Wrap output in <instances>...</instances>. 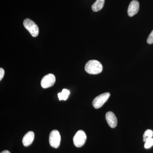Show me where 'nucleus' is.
Here are the masks:
<instances>
[{
  "label": "nucleus",
  "instance_id": "14",
  "mask_svg": "<svg viewBox=\"0 0 153 153\" xmlns=\"http://www.w3.org/2000/svg\"><path fill=\"white\" fill-rule=\"evenodd\" d=\"M147 42L148 44H153V30L148 37Z\"/></svg>",
  "mask_w": 153,
  "mask_h": 153
},
{
  "label": "nucleus",
  "instance_id": "1",
  "mask_svg": "<svg viewBox=\"0 0 153 153\" xmlns=\"http://www.w3.org/2000/svg\"><path fill=\"white\" fill-rule=\"evenodd\" d=\"M85 70L88 74H97L101 73L102 70L101 63L97 60H90L85 64Z\"/></svg>",
  "mask_w": 153,
  "mask_h": 153
},
{
  "label": "nucleus",
  "instance_id": "16",
  "mask_svg": "<svg viewBox=\"0 0 153 153\" xmlns=\"http://www.w3.org/2000/svg\"><path fill=\"white\" fill-rule=\"evenodd\" d=\"M1 153H11L9 151L4 150Z\"/></svg>",
  "mask_w": 153,
  "mask_h": 153
},
{
  "label": "nucleus",
  "instance_id": "2",
  "mask_svg": "<svg viewBox=\"0 0 153 153\" xmlns=\"http://www.w3.org/2000/svg\"><path fill=\"white\" fill-rule=\"evenodd\" d=\"M25 27L30 32L31 36L37 37L39 34V28L36 23L30 19H27L23 22Z\"/></svg>",
  "mask_w": 153,
  "mask_h": 153
},
{
  "label": "nucleus",
  "instance_id": "9",
  "mask_svg": "<svg viewBox=\"0 0 153 153\" xmlns=\"http://www.w3.org/2000/svg\"><path fill=\"white\" fill-rule=\"evenodd\" d=\"M35 137V134L33 131H29L24 136L22 143L25 146H30L33 143Z\"/></svg>",
  "mask_w": 153,
  "mask_h": 153
},
{
  "label": "nucleus",
  "instance_id": "15",
  "mask_svg": "<svg viewBox=\"0 0 153 153\" xmlns=\"http://www.w3.org/2000/svg\"><path fill=\"white\" fill-rule=\"evenodd\" d=\"M5 71L3 68H0V80H1L4 75Z\"/></svg>",
  "mask_w": 153,
  "mask_h": 153
},
{
  "label": "nucleus",
  "instance_id": "10",
  "mask_svg": "<svg viewBox=\"0 0 153 153\" xmlns=\"http://www.w3.org/2000/svg\"><path fill=\"white\" fill-rule=\"evenodd\" d=\"M105 0H97L91 6V9L94 12L100 10L104 6Z\"/></svg>",
  "mask_w": 153,
  "mask_h": 153
},
{
  "label": "nucleus",
  "instance_id": "11",
  "mask_svg": "<svg viewBox=\"0 0 153 153\" xmlns=\"http://www.w3.org/2000/svg\"><path fill=\"white\" fill-rule=\"evenodd\" d=\"M70 94V91L67 89H63L61 93L58 94V97L60 100H66Z\"/></svg>",
  "mask_w": 153,
  "mask_h": 153
},
{
  "label": "nucleus",
  "instance_id": "3",
  "mask_svg": "<svg viewBox=\"0 0 153 153\" xmlns=\"http://www.w3.org/2000/svg\"><path fill=\"white\" fill-rule=\"evenodd\" d=\"M87 139L86 134L82 130L78 131L73 137V143L76 147L79 148L85 144Z\"/></svg>",
  "mask_w": 153,
  "mask_h": 153
},
{
  "label": "nucleus",
  "instance_id": "5",
  "mask_svg": "<svg viewBox=\"0 0 153 153\" xmlns=\"http://www.w3.org/2000/svg\"><path fill=\"white\" fill-rule=\"evenodd\" d=\"M60 133L56 130L52 131L49 134V142L52 147L57 149L60 145Z\"/></svg>",
  "mask_w": 153,
  "mask_h": 153
},
{
  "label": "nucleus",
  "instance_id": "6",
  "mask_svg": "<svg viewBox=\"0 0 153 153\" xmlns=\"http://www.w3.org/2000/svg\"><path fill=\"white\" fill-rule=\"evenodd\" d=\"M56 81V78L54 74H49L45 75L41 81V85L44 88H47L52 87L54 85Z\"/></svg>",
  "mask_w": 153,
  "mask_h": 153
},
{
  "label": "nucleus",
  "instance_id": "12",
  "mask_svg": "<svg viewBox=\"0 0 153 153\" xmlns=\"http://www.w3.org/2000/svg\"><path fill=\"white\" fill-rule=\"evenodd\" d=\"M153 136V132L151 130L148 129L143 134V141L146 142V141L147 140L149 139L152 138Z\"/></svg>",
  "mask_w": 153,
  "mask_h": 153
},
{
  "label": "nucleus",
  "instance_id": "13",
  "mask_svg": "<svg viewBox=\"0 0 153 153\" xmlns=\"http://www.w3.org/2000/svg\"><path fill=\"white\" fill-rule=\"evenodd\" d=\"M144 147L146 149H148L150 148L152 146H153V138L149 139L147 140L146 141V142H145Z\"/></svg>",
  "mask_w": 153,
  "mask_h": 153
},
{
  "label": "nucleus",
  "instance_id": "8",
  "mask_svg": "<svg viewBox=\"0 0 153 153\" xmlns=\"http://www.w3.org/2000/svg\"><path fill=\"white\" fill-rule=\"evenodd\" d=\"M105 119L108 125L111 128H114L117 125V120L114 114L111 111H108L105 115Z\"/></svg>",
  "mask_w": 153,
  "mask_h": 153
},
{
  "label": "nucleus",
  "instance_id": "4",
  "mask_svg": "<svg viewBox=\"0 0 153 153\" xmlns=\"http://www.w3.org/2000/svg\"><path fill=\"white\" fill-rule=\"evenodd\" d=\"M110 94L108 92L102 94L98 95L94 99L92 105L96 109L101 108L109 98Z\"/></svg>",
  "mask_w": 153,
  "mask_h": 153
},
{
  "label": "nucleus",
  "instance_id": "7",
  "mask_svg": "<svg viewBox=\"0 0 153 153\" xmlns=\"http://www.w3.org/2000/svg\"><path fill=\"white\" fill-rule=\"evenodd\" d=\"M139 3L136 0L131 1L129 5L128 9V14L129 16L133 17L139 10Z\"/></svg>",
  "mask_w": 153,
  "mask_h": 153
}]
</instances>
